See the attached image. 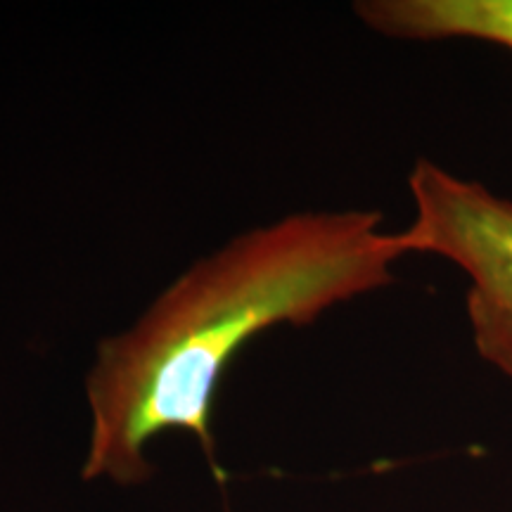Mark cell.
Segmentation results:
<instances>
[{"label": "cell", "instance_id": "2", "mask_svg": "<svg viewBox=\"0 0 512 512\" xmlns=\"http://www.w3.org/2000/svg\"><path fill=\"white\" fill-rule=\"evenodd\" d=\"M415 219L396 233L406 254H434L467 278L465 311L482 361L512 377V200L418 159L408 176Z\"/></svg>", "mask_w": 512, "mask_h": 512}, {"label": "cell", "instance_id": "3", "mask_svg": "<svg viewBox=\"0 0 512 512\" xmlns=\"http://www.w3.org/2000/svg\"><path fill=\"white\" fill-rule=\"evenodd\" d=\"M356 15L392 38H465L512 53V0H363L356 3Z\"/></svg>", "mask_w": 512, "mask_h": 512}, {"label": "cell", "instance_id": "1", "mask_svg": "<svg viewBox=\"0 0 512 512\" xmlns=\"http://www.w3.org/2000/svg\"><path fill=\"white\" fill-rule=\"evenodd\" d=\"M377 211H309L254 228L192 264L133 328L102 339L86 399L91 446L83 479L121 486L152 475L159 434H195L216 482L211 413L233 358L280 323H313L330 306L380 290L406 256Z\"/></svg>", "mask_w": 512, "mask_h": 512}]
</instances>
